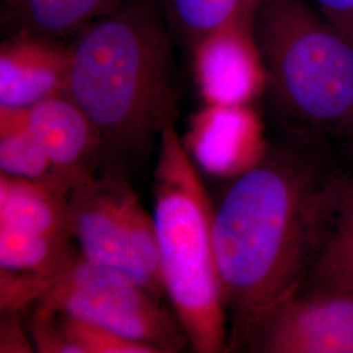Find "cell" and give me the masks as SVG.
<instances>
[{"label":"cell","mask_w":353,"mask_h":353,"mask_svg":"<svg viewBox=\"0 0 353 353\" xmlns=\"http://www.w3.org/2000/svg\"><path fill=\"white\" fill-rule=\"evenodd\" d=\"M341 172L297 139L267 148L228 188L212 236L230 334L301 287Z\"/></svg>","instance_id":"cell-1"},{"label":"cell","mask_w":353,"mask_h":353,"mask_svg":"<svg viewBox=\"0 0 353 353\" xmlns=\"http://www.w3.org/2000/svg\"><path fill=\"white\" fill-rule=\"evenodd\" d=\"M75 37L65 94L99 134L103 174L123 176L174 123L178 92L170 36L147 3L128 0Z\"/></svg>","instance_id":"cell-2"},{"label":"cell","mask_w":353,"mask_h":353,"mask_svg":"<svg viewBox=\"0 0 353 353\" xmlns=\"http://www.w3.org/2000/svg\"><path fill=\"white\" fill-rule=\"evenodd\" d=\"M153 221L160 274L189 348L227 351V310L214 256V207L174 123L159 140Z\"/></svg>","instance_id":"cell-3"},{"label":"cell","mask_w":353,"mask_h":353,"mask_svg":"<svg viewBox=\"0 0 353 353\" xmlns=\"http://www.w3.org/2000/svg\"><path fill=\"white\" fill-rule=\"evenodd\" d=\"M256 36L267 89L285 119L313 141L353 122V42L310 0H261Z\"/></svg>","instance_id":"cell-4"},{"label":"cell","mask_w":353,"mask_h":353,"mask_svg":"<svg viewBox=\"0 0 353 353\" xmlns=\"http://www.w3.org/2000/svg\"><path fill=\"white\" fill-rule=\"evenodd\" d=\"M63 313L108 328L156 353L179 352L189 341L174 313L137 280L88 261L71 246L49 274L32 316Z\"/></svg>","instance_id":"cell-5"},{"label":"cell","mask_w":353,"mask_h":353,"mask_svg":"<svg viewBox=\"0 0 353 353\" xmlns=\"http://www.w3.org/2000/svg\"><path fill=\"white\" fill-rule=\"evenodd\" d=\"M68 230L88 261L165 296L153 216L123 176H84L67 194Z\"/></svg>","instance_id":"cell-6"},{"label":"cell","mask_w":353,"mask_h":353,"mask_svg":"<svg viewBox=\"0 0 353 353\" xmlns=\"http://www.w3.org/2000/svg\"><path fill=\"white\" fill-rule=\"evenodd\" d=\"M254 353H353V293L294 290L229 336Z\"/></svg>","instance_id":"cell-7"},{"label":"cell","mask_w":353,"mask_h":353,"mask_svg":"<svg viewBox=\"0 0 353 353\" xmlns=\"http://www.w3.org/2000/svg\"><path fill=\"white\" fill-rule=\"evenodd\" d=\"M259 1L190 45L192 75L204 103L249 105L267 88L255 28Z\"/></svg>","instance_id":"cell-8"},{"label":"cell","mask_w":353,"mask_h":353,"mask_svg":"<svg viewBox=\"0 0 353 353\" xmlns=\"http://www.w3.org/2000/svg\"><path fill=\"white\" fill-rule=\"evenodd\" d=\"M182 140L198 169L216 176H239L267 151L249 105L204 103Z\"/></svg>","instance_id":"cell-9"},{"label":"cell","mask_w":353,"mask_h":353,"mask_svg":"<svg viewBox=\"0 0 353 353\" xmlns=\"http://www.w3.org/2000/svg\"><path fill=\"white\" fill-rule=\"evenodd\" d=\"M28 131L51 164L49 176L67 189L94 174L100 164V139L88 115L67 94L54 96L21 109Z\"/></svg>","instance_id":"cell-10"},{"label":"cell","mask_w":353,"mask_h":353,"mask_svg":"<svg viewBox=\"0 0 353 353\" xmlns=\"http://www.w3.org/2000/svg\"><path fill=\"white\" fill-rule=\"evenodd\" d=\"M71 46L58 38L21 30L0 48V108L26 109L65 94Z\"/></svg>","instance_id":"cell-11"},{"label":"cell","mask_w":353,"mask_h":353,"mask_svg":"<svg viewBox=\"0 0 353 353\" xmlns=\"http://www.w3.org/2000/svg\"><path fill=\"white\" fill-rule=\"evenodd\" d=\"M300 290L353 293V172H341Z\"/></svg>","instance_id":"cell-12"},{"label":"cell","mask_w":353,"mask_h":353,"mask_svg":"<svg viewBox=\"0 0 353 353\" xmlns=\"http://www.w3.org/2000/svg\"><path fill=\"white\" fill-rule=\"evenodd\" d=\"M68 190L51 181L0 176V227L68 237Z\"/></svg>","instance_id":"cell-13"},{"label":"cell","mask_w":353,"mask_h":353,"mask_svg":"<svg viewBox=\"0 0 353 353\" xmlns=\"http://www.w3.org/2000/svg\"><path fill=\"white\" fill-rule=\"evenodd\" d=\"M24 30L50 37L76 36L113 7V0H6Z\"/></svg>","instance_id":"cell-14"},{"label":"cell","mask_w":353,"mask_h":353,"mask_svg":"<svg viewBox=\"0 0 353 353\" xmlns=\"http://www.w3.org/2000/svg\"><path fill=\"white\" fill-rule=\"evenodd\" d=\"M0 170L28 179L50 174V161L24 125L21 109L0 108Z\"/></svg>","instance_id":"cell-15"},{"label":"cell","mask_w":353,"mask_h":353,"mask_svg":"<svg viewBox=\"0 0 353 353\" xmlns=\"http://www.w3.org/2000/svg\"><path fill=\"white\" fill-rule=\"evenodd\" d=\"M71 239L0 227V268L46 271L57 265L71 246Z\"/></svg>","instance_id":"cell-16"},{"label":"cell","mask_w":353,"mask_h":353,"mask_svg":"<svg viewBox=\"0 0 353 353\" xmlns=\"http://www.w3.org/2000/svg\"><path fill=\"white\" fill-rule=\"evenodd\" d=\"M252 1L256 0H168V12L176 33L190 46Z\"/></svg>","instance_id":"cell-17"},{"label":"cell","mask_w":353,"mask_h":353,"mask_svg":"<svg viewBox=\"0 0 353 353\" xmlns=\"http://www.w3.org/2000/svg\"><path fill=\"white\" fill-rule=\"evenodd\" d=\"M36 316H51L54 319L68 343L71 353H156L145 344L130 341L108 328L80 318L63 313Z\"/></svg>","instance_id":"cell-18"},{"label":"cell","mask_w":353,"mask_h":353,"mask_svg":"<svg viewBox=\"0 0 353 353\" xmlns=\"http://www.w3.org/2000/svg\"><path fill=\"white\" fill-rule=\"evenodd\" d=\"M0 352H33L36 350L29 328L24 327L19 312H3Z\"/></svg>","instance_id":"cell-19"},{"label":"cell","mask_w":353,"mask_h":353,"mask_svg":"<svg viewBox=\"0 0 353 353\" xmlns=\"http://www.w3.org/2000/svg\"><path fill=\"white\" fill-rule=\"evenodd\" d=\"M330 24L353 42V0H310Z\"/></svg>","instance_id":"cell-20"},{"label":"cell","mask_w":353,"mask_h":353,"mask_svg":"<svg viewBox=\"0 0 353 353\" xmlns=\"http://www.w3.org/2000/svg\"><path fill=\"white\" fill-rule=\"evenodd\" d=\"M343 135H344L347 139L350 140V145H351V151H352L353 156V122L352 125L347 128V131H345Z\"/></svg>","instance_id":"cell-21"}]
</instances>
